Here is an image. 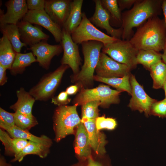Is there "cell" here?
<instances>
[{"instance_id":"1","label":"cell","mask_w":166,"mask_h":166,"mask_svg":"<svg viewBox=\"0 0 166 166\" xmlns=\"http://www.w3.org/2000/svg\"><path fill=\"white\" fill-rule=\"evenodd\" d=\"M138 50H163L166 43V25L158 16L148 19L129 40Z\"/></svg>"},{"instance_id":"2","label":"cell","mask_w":166,"mask_h":166,"mask_svg":"<svg viewBox=\"0 0 166 166\" xmlns=\"http://www.w3.org/2000/svg\"><path fill=\"white\" fill-rule=\"evenodd\" d=\"M160 0H138L132 7L122 13V40H129L133 34V29L140 27L149 18L161 14Z\"/></svg>"},{"instance_id":"3","label":"cell","mask_w":166,"mask_h":166,"mask_svg":"<svg viewBox=\"0 0 166 166\" xmlns=\"http://www.w3.org/2000/svg\"><path fill=\"white\" fill-rule=\"evenodd\" d=\"M81 44L84 62L81 70L74 75L72 80L79 85L89 86L93 83L94 73L104 44L100 42L94 41L84 42Z\"/></svg>"},{"instance_id":"4","label":"cell","mask_w":166,"mask_h":166,"mask_svg":"<svg viewBox=\"0 0 166 166\" xmlns=\"http://www.w3.org/2000/svg\"><path fill=\"white\" fill-rule=\"evenodd\" d=\"M77 104L72 106H58L53 117L55 140L59 141L66 136L74 133V128L81 122L77 111Z\"/></svg>"},{"instance_id":"5","label":"cell","mask_w":166,"mask_h":166,"mask_svg":"<svg viewBox=\"0 0 166 166\" xmlns=\"http://www.w3.org/2000/svg\"><path fill=\"white\" fill-rule=\"evenodd\" d=\"M122 92L112 89L109 86L104 85L93 89L82 88L74 99V102L79 105L91 101H100L101 106L108 107L120 102L119 95Z\"/></svg>"},{"instance_id":"6","label":"cell","mask_w":166,"mask_h":166,"mask_svg":"<svg viewBox=\"0 0 166 166\" xmlns=\"http://www.w3.org/2000/svg\"><path fill=\"white\" fill-rule=\"evenodd\" d=\"M69 67L61 65L54 71L44 75L29 92L35 100L46 101L52 97L60 83L65 71Z\"/></svg>"},{"instance_id":"7","label":"cell","mask_w":166,"mask_h":166,"mask_svg":"<svg viewBox=\"0 0 166 166\" xmlns=\"http://www.w3.org/2000/svg\"><path fill=\"white\" fill-rule=\"evenodd\" d=\"M102 52L116 61L125 65L131 69L137 65L136 59L139 50L129 40L119 39L112 43L104 45Z\"/></svg>"},{"instance_id":"8","label":"cell","mask_w":166,"mask_h":166,"mask_svg":"<svg viewBox=\"0 0 166 166\" xmlns=\"http://www.w3.org/2000/svg\"><path fill=\"white\" fill-rule=\"evenodd\" d=\"M71 36L73 41L77 44L94 41L100 42L105 45L119 40L97 29L87 18L84 12L83 13L80 24L71 34Z\"/></svg>"},{"instance_id":"9","label":"cell","mask_w":166,"mask_h":166,"mask_svg":"<svg viewBox=\"0 0 166 166\" xmlns=\"http://www.w3.org/2000/svg\"><path fill=\"white\" fill-rule=\"evenodd\" d=\"M130 82L132 88V97L128 106L132 110L144 113L147 117L151 115L153 104L157 101L149 97L144 91L143 87L137 81L135 77L131 74Z\"/></svg>"},{"instance_id":"10","label":"cell","mask_w":166,"mask_h":166,"mask_svg":"<svg viewBox=\"0 0 166 166\" xmlns=\"http://www.w3.org/2000/svg\"><path fill=\"white\" fill-rule=\"evenodd\" d=\"M63 54L61 60V65H68L71 68L74 75L80 71L79 66L81 64L79 47L73 40L71 34L62 28L61 40Z\"/></svg>"},{"instance_id":"11","label":"cell","mask_w":166,"mask_h":166,"mask_svg":"<svg viewBox=\"0 0 166 166\" xmlns=\"http://www.w3.org/2000/svg\"><path fill=\"white\" fill-rule=\"evenodd\" d=\"M131 69L127 65L115 61L101 52L95 69L97 75L105 78L122 77L131 74Z\"/></svg>"},{"instance_id":"12","label":"cell","mask_w":166,"mask_h":166,"mask_svg":"<svg viewBox=\"0 0 166 166\" xmlns=\"http://www.w3.org/2000/svg\"><path fill=\"white\" fill-rule=\"evenodd\" d=\"M22 20L43 27L52 34L56 42L61 43L62 28L51 19L44 10H28Z\"/></svg>"},{"instance_id":"13","label":"cell","mask_w":166,"mask_h":166,"mask_svg":"<svg viewBox=\"0 0 166 166\" xmlns=\"http://www.w3.org/2000/svg\"><path fill=\"white\" fill-rule=\"evenodd\" d=\"M30 50L34 55L36 57L37 62L43 68L48 69L52 58L58 56L63 51L61 44L51 45L46 41H42L28 49Z\"/></svg>"},{"instance_id":"14","label":"cell","mask_w":166,"mask_h":166,"mask_svg":"<svg viewBox=\"0 0 166 166\" xmlns=\"http://www.w3.org/2000/svg\"><path fill=\"white\" fill-rule=\"evenodd\" d=\"M5 5L7 10L4 13L0 9V24L17 25L28 11L25 0H9Z\"/></svg>"},{"instance_id":"15","label":"cell","mask_w":166,"mask_h":166,"mask_svg":"<svg viewBox=\"0 0 166 166\" xmlns=\"http://www.w3.org/2000/svg\"><path fill=\"white\" fill-rule=\"evenodd\" d=\"M95 10L93 15L89 19L90 22L96 26L105 30L111 36L121 39L122 29L113 28L110 23V17L108 13L102 6L101 0H94Z\"/></svg>"},{"instance_id":"16","label":"cell","mask_w":166,"mask_h":166,"mask_svg":"<svg viewBox=\"0 0 166 166\" xmlns=\"http://www.w3.org/2000/svg\"><path fill=\"white\" fill-rule=\"evenodd\" d=\"M71 0H45L44 10L51 19L63 27L70 13Z\"/></svg>"},{"instance_id":"17","label":"cell","mask_w":166,"mask_h":166,"mask_svg":"<svg viewBox=\"0 0 166 166\" xmlns=\"http://www.w3.org/2000/svg\"><path fill=\"white\" fill-rule=\"evenodd\" d=\"M21 42L30 47L42 41L48 40L49 36L38 26L30 22L21 20L17 24Z\"/></svg>"},{"instance_id":"18","label":"cell","mask_w":166,"mask_h":166,"mask_svg":"<svg viewBox=\"0 0 166 166\" xmlns=\"http://www.w3.org/2000/svg\"><path fill=\"white\" fill-rule=\"evenodd\" d=\"M96 120L82 117L81 122L87 130L92 149L97 154L103 155L106 152L105 146L107 142L105 135L97 129Z\"/></svg>"},{"instance_id":"19","label":"cell","mask_w":166,"mask_h":166,"mask_svg":"<svg viewBox=\"0 0 166 166\" xmlns=\"http://www.w3.org/2000/svg\"><path fill=\"white\" fill-rule=\"evenodd\" d=\"M92 148L87 130L81 122L77 127L76 132L75 152L80 158L88 159L91 157Z\"/></svg>"},{"instance_id":"20","label":"cell","mask_w":166,"mask_h":166,"mask_svg":"<svg viewBox=\"0 0 166 166\" xmlns=\"http://www.w3.org/2000/svg\"><path fill=\"white\" fill-rule=\"evenodd\" d=\"M17 102L10 107L15 112L19 113L26 116H32V109L35 100L24 88H21L17 91Z\"/></svg>"},{"instance_id":"21","label":"cell","mask_w":166,"mask_h":166,"mask_svg":"<svg viewBox=\"0 0 166 166\" xmlns=\"http://www.w3.org/2000/svg\"><path fill=\"white\" fill-rule=\"evenodd\" d=\"M0 140L3 144L6 155L14 156L28 144L29 141L19 138L11 137L8 132L0 129Z\"/></svg>"},{"instance_id":"22","label":"cell","mask_w":166,"mask_h":166,"mask_svg":"<svg viewBox=\"0 0 166 166\" xmlns=\"http://www.w3.org/2000/svg\"><path fill=\"white\" fill-rule=\"evenodd\" d=\"M83 2V0H74L71 2L69 14L62 27L71 34L81 21L83 14L81 8Z\"/></svg>"},{"instance_id":"23","label":"cell","mask_w":166,"mask_h":166,"mask_svg":"<svg viewBox=\"0 0 166 166\" xmlns=\"http://www.w3.org/2000/svg\"><path fill=\"white\" fill-rule=\"evenodd\" d=\"M50 147L41 144L29 141L28 144L18 154L14 156L10 162H20L26 156L35 155L42 158H45L49 152Z\"/></svg>"},{"instance_id":"24","label":"cell","mask_w":166,"mask_h":166,"mask_svg":"<svg viewBox=\"0 0 166 166\" xmlns=\"http://www.w3.org/2000/svg\"><path fill=\"white\" fill-rule=\"evenodd\" d=\"M16 53L7 37L3 35L0 38V64L10 70Z\"/></svg>"},{"instance_id":"25","label":"cell","mask_w":166,"mask_h":166,"mask_svg":"<svg viewBox=\"0 0 166 166\" xmlns=\"http://www.w3.org/2000/svg\"><path fill=\"white\" fill-rule=\"evenodd\" d=\"M6 131L12 137L21 138L50 147L52 144V140L46 136L42 135L38 137L29 131L22 129L15 125Z\"/></svg>"},{"instance_id":"26","label":"cell","mask_w":166,"mask_h":166,"mask_svg":"<svg viewBox=\"0 0 166 166\" xmlns=\"http://www.w3.org/2000/svg\"><path fill=\"white\" fill-rule=\"evenodd\" d=\"M0 30L9 41L17 53H20L22 48L26 46L20 39L19 33L17 25L0 24Z\"/></svg>"},{"instance_id":"27","label":"cell","mask_w":166,"mask_h":166,"mask_svg":"<svg viewBox=\"0 0 166 166\" xmlns=\"http://www.w3.org/2000/svg\"><path fill=\"white\" fill-rule=\"evenodd\" d=\"M131 74L122 77H116L105 78L94 75V80L104 83L122 92L126 91L131 95L132 88L130 82V77Z\"/></svg>"},{"instance_id":"28","label":"cell","mask_w":166,"mask_h":166,"mask_svg":"<svg viewBox=\"0 0 166 166\" xmlns=\"http://www.w3.org/2000/svg\"><path fill=\"white\" fill-rule=\"evenodd\" d=\"M37 62L32 52L26 53H16L14 62L10 69L13 74L22 73L26 68L32 63Z\"/></svg>"},{"instance_id":"29","label":"cell","mask_w":166,"mask_h":166,"mask_svg":"<svg viewBox=\"0 0 166 166\" xmlns=\"http://www.w3.org/2000/svg\"><path fill=\"white\" fill-rule=\"evenodd\" d=\"M162 54L153 50H139L136 56L137 65H142L149 70L153 65L162 61Z\"/></svg>"},{"instance_id":"30","label":"cell","mask_w":166,"mask_h":166,"mask_svg":"<svg viewBox=\"0 0 166 166\" xmlns=\"http://www.w3.org/2000/svg\"><path fill=\"white\" fill-rule=\"evenodd\" d=\"M103 7L109 14L111 25L119 27L122 24V13L117 0H101Z\"/></svg>"},{"instance_id":"31","label":"cell","mask_w":166,"mask_h":166,"mask_svg":"<svg viewBox=\"0 0 166 166\" xmlns=\"http://www.w3.org/2000/svg\"><path fill=\"white\" fill-rule=\"evenodd\" d=\"M153 81V88L158 89L163 88L166 81V65L160 61L152 66L149 69Z\"/></svg>"},{"instance_id":"32","label":"cell","mask_w":166,"mask_h":166,"mask_svg":"<svg viewBox=\"0 0 166 166\" xmlns=\"http://www.w3.org/2000/svg\"><path fill=\"white\" fill-rule=\"evenodd\" d=\"M14 117L15 126L23 130L29 131L38 124L36 118L33 115L26 116L15 112Z\"/></svg>"},{"instance_id":"33","label":"cell","mask_w":166,"mask_h":166,"mask_svg":"<svg viewBox=\"0 0 166 166\" xmlns=\"http://www.w3.org/2000/svg\"><path fill=\"white\" fill-rule=\"evenodd\" d=\"M101 105L100 101H93L88 102L82 105V117L89 119L96 120L98 117V107Z\"/></svg>"},{"instance_id":"34","label":"cell","mask_w":166,"mask_h":166,"mask_svg":"<svg viewBox=\"0 0 166 166\" xmlns=\"http://www.w3.org/2000/svg\"><path fill=\"white\" fill-rule=\"evenodd\" d=\"M14 113L7 112L0 108V127L7 131L15 126Z\"/></svg>"},{"instance_id":"35","label":"cell","mask_w":166,"mask_h":166,"mask_svg":"<svg viewBox=\"0 0 166 166\" xmlns=\"http://www.w3.org/2000/svg\"><path fill=\"white\" fill-rule=\"evenodd\" d=\"M96 125L99 131L103 129L112 130L116 127L117 122L112 118H106L104 116L98 117L96 120Z\"/></svg>"},{"instance_id":"36","label":"cell","mask_w":166,"mask_h":166,"mask_svg":"<svg viewBox=\"0 0 166 166\" xmlns=\"http://www.w3.org/2000/svg\"><path fill=\"white\" fill-rule=\"evenodd\" d=\"M151 115L162 118L166 117V99L156 101L152 105L151 109Z\"/></svg>"},{"instance_id":"37","label":"cell","mask_w":166,"mask_h":166,"mask_svg":"<svg viewBox=\"0 0 166 166\" xmlns=\"http://www.w3.org/2000/svg\"><path fill=\"white\" fill-rule=\"evenodd\" d=\"M71 101L68 95L65 91L60 92L59 94L55 97L52 98L51 102L58 106L66 105Z\"/></svg>"},{"instance_id":"38","label":"cell","mask_w":166,"mask_h":166,"mask_svg":"<svg viewBox=\"0 0 166 166\" xmlns=\"http://www.w3.org/2000/svg\"><path fill=\"white\" fill-rule=\"evenodd\" d=\"M45 0H26L28 10L33 11L44 10Z\"/></svg>"},{"instance_id":"39","label":"cell","mask_w":166,"mask_h":166,"mask_svg":"<svg viewBox=\"0 0 166 166\" xmlns=\"http://www.w3.org/2000/svg\"><path fill=\"white\" fill-rule=\"evenodd\" d=\"M138 0H117L121 11L126 9H129Z\"/></svg>"},{"instance_id":"40","label":"cell","mask_w":166,"mask_h":166,"mask_svg":"<svg viewBox=\"0 0 166 166\" xmlns=\"http://www.w3.org/2000/svg\"><path fill=\"white\" fill-rule=\"evenodd\" d=\"M6 69L0 64V85L2 86L7 82Z\"/></svg>"},{"instance_id":"41","label":"cell","mask_w":166,"mask_h":166,"mask_svg":"<svg viewBox=\"0 0 166 166\" xmlns=\"http://www.w3.org/2000/svg\"><path fill=\"white\" fill-rule=\"evenodd\" d=\"M79 85L77 84L71 85L66 88L65 91L68 95L75 94L79 90Z\"/></svg>"},{"instance_id":"42","label":"cell","mask_w":166,"mask_h":166,"mask_svg":"<svg viewBox=\"0 0 166 166\" xmlns=\"http://www.w3.org/2000/svg\"><path fill=\"white\" fill-rule=\"evenodd\" d=\"M88 159V163L86 166H102L100 163L93 160L91 157Z\"/></svg>"},{"instance_id":"43","label":"cell","mask_w":166,"mask_h":166,"mask_svg":"<svg viewBox=\"0 0 166 166\" xmlns=\"http://www.w3.org/2000/svg\"><path fill=\"white\" fill-rule=\"evenodd\" d=\"M161 8L164 17V19L166 25V0H162L161 3Z\"/></svg>"},{"instance_id":"44","label":"cell","mask_w":166,"mask_h":166,"mask_svg":"<svg viewBox=\"0 0 166 166\" xmlns=\"http://www.w3.org/2000/svg\"><path fill=\"white\" fill-rule=\"evenodd\" d=\"M0 166H12L11 164L8 163L4 157L1 156L0 157Z\"/></svg>"},{"instance_id":"45","label":"cell","mask_w":166,"mask_h":166,"mask_svg":"<svg viewBox=\"0 0 166 166\" xmlns=\"http://www.w3.org/2000/svg\"><path fill=\"white\" fill-rule=\"evenodd\" d=\"M162 59L166 65V43L163 50V53L162 54Z\"/></svg>"},{"instance_id":"46","label":"cell","mask_w":166,"mask_h":166,"mask_svg":"<svg viewBox=\"0 0 166 166\" xmlns=\"http://www.w3.org/2000/svg\"><path fill=\"white\" fill-rule=\"evenodd\" d=\"M163 88L164 89V90L165 92V99H166V81L163 86Z\"/></svg>"}]
</instances>
